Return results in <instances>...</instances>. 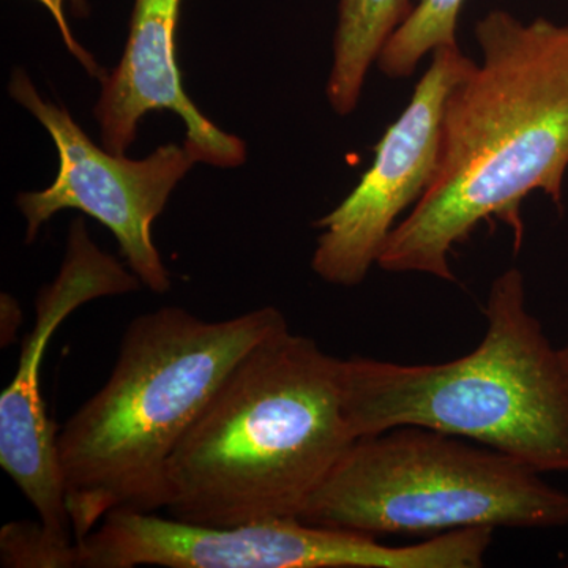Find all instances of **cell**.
<instances>
[{
  "label": "cell",
  "mask_w": 568,
  "mask_h": 568,
  "mask_svg": "<svg viewBox=\"0 0 568 568\" xmlns=\"http://www.w3.org/2000/svg\"><path fill=\"white\" fill-rule=\"evenodd\" d=\"M480 65L458 82L444 111L435 181L388 237L383 271L454 282L450 257L493 216L521 246L523 200L544 192L562 207L568 170V26L529 24L504 10L476 26Z\"/></svg>",
  "instance_id": "obj_1"
},
{
  "label": "cell",
  "mask_w": 568,
  "mask_h": 568,
  "mask_svg": "<svg viewBox=\"0 0 568 568\" xmlns=\"http://www.w3.org/2000/svg\"><path fill=\"white\" fill-rule=\"evenodd\" d=\"M345 358L284 327L242 357L168 467V517L205 526L298 519L353 446Z\"/></svg>",
  "instance_id": "obj_2"
},
{
  "label": "cell",
  "mask_w": 568,
  "mask_h": 568,
  "mask_svg": "<svg viewBox=\"0 0 568 568\" xmlns=\"http://www.w3.org/2000/svg\"><path fill=\"white\" fill-rule=\"evenodd\" d=\"M284 327L274 306L226 321L163 306L130 323L110 379L58 435L74 541L112 511L164 510L183 436L242 357Z\"/></svg>",
  "instance_id": "obj_3"
},
{
  "label": "cell",
  "mask_w": 568,
  "mask_h": 568,
  "mask_svg": "<svg viewBox=\"0 0 568 568\" xmlns=\"http://www.w3.org/2000/svg\"><path fill=\"white\" fill-rule=\"evenodd\" d=\"M487 331L467 355L435 365L345 358L355 439L395 426L465 437L540 474H568V361L529 312L518 268L497 276Z\"/></svg>",
  "instance_id": "obj_4"
},
{
  "label": "cell",
  "mask_w": 568,
  "mask_h": 568,
  "mask_svg": "<svg viewBox=\"0 0 568 568\" xmlns=\"http://www.w3.org/2000/svg\"><path fill=\"white\" fill-rule=\"evenodd\" d=\"M301 521L377 538L568 526V493L503 452L424 426L358 437Z\"/></svg>",
  "instance_id": "obj_5"
},
{
  "label": "cell",
  "mask_w": 568,
  "mask_h": 568,
  "mask_svg": "<svg viewBox=\"0 0 568 568\" xmlns=\"http://www.w3.org/2000/svg\"><path fill=\"white\" fill-rule=\"evenodd\" d=\"M481 555L470 529L388 547L301 519L205 526L133 510L112 511L77 541L80 568H474Z\"/></svg>",
  "instance_id": "obj_6"
},
{
  "label": "cell",
  "mask_w": 568,
  "mask_h": 568,
  "mask_svg": "<svg viewBox=\"0 0 568 568\" xmlns=\"http://www.w3.org/2000/svg\"><path fill=\"white\" fill-rule=\"evenodd\" d=\"M11 99L50 133L59 153V173L48 189L18 194L26 223V244L65 209H77L106 226L122 256L152 293L171 290L170 272L152 241V223L166 207L178 183L197 163L185 144L171 142L144 160H129L100 148L65 108L48 102L22 69L9 82Z\"/></svg>",
  "instance_id": "obj_7"
},
{
  "label": "cell",
  "mask_w": 568,
  "mask_h": 568,
  "mask_svg": "<svg viewBox=\"0 0 568 568\" xmlns=\"http://www.w3.org/2000/svg\"><path fill=\"white\" fill-rule=\"evenodd\" d=\"M474 65L458 44L433 51L405 112L377 142L375 162L338 207L313 223L323 233L312 267L324 282L343 287L364 283L399 213L428 192L439 166L448 97Z\"/></svg>",
  "instance_id": "obj_8"
},
{
  "label": "cell",
  "mask_w": 568,
  "mask_h": 568,
  "mask_svg": "<svg viewBox=\"0 0 568 568\" xmlns=\"http://www.w3.org/2000/svg\"><path fill=\"white\" fill-rule=\"evenodd\" d=\"M140 278L102 252L82 219L74 220L65 260L54 282L37 297L36 325L22 343L17 375L0 395V466L39 514L44 528L71 538L65 484L58 454V426L41 395V364L52 335L80 306L140 290Z\"/></svg>",
  "instance_id": "obj_9"
},
{
  "label": "cell",
  "mask_w": 568,
  "mask_h": 568,
  "mask_svg": "<svg viewBox=\"0 0 568 568\" xmlns=\"http://www.w3.org/2000/svg\"><path fill=\"white\" fill-rule=\"evenodd\" d=\"M183 0H133L129 39L119 65L102 80L93 115L102 148L125 155L136 141L138 123L151 111H174L185 122L183 144L197 162L237 168L246 162L244 140L220 130L197 110L182 85L175 32Z\"/></svg>",
  "instance_id": "obj_10"
},
{
  "label": "cell",
  "mask_w": 568,
  "mask_h": 568,
  "mask_svg": "<svg viewBox=\"0 0 568 568\" xmlns=\"http://www.w3.org/2000/svg\"><path fill=\"white\" fill-rule=\"evenodd\" d=\"M413 9L410 0H339L327 82L328 103L336 114L357 108L369 67Z\"/></svg>",
  "instance_id": "obj_11"
},
{
  "label": "cell",
  "mask_w": 568,
  "mask_h": 568,
  "mask_svg": "<svg viewBox=\"0 0 568 568\" xmlns=\"http://www.w3.org/2000/svg\"><path fill=\"white\" fill-rule=\"evenodd\" d=\"M466 0H418L377 58V65L392 80H405L425 54L457 47V22Z\"/></svg>",
  "instance_id": "obj_12"
},
{
  "label": "cell",
  "mask_w": 568,
  "mask_h": 568,
  "mask_svg": "<svg viewBox=\"0 0 568 568\" xmlns=\"http://www.w3.org/2000/svg\"><path fill=\"white\" fill-rule=\"evenodd\" d=\"M0 562L9 568H77V541L43 523H9L0 530Z\"/></svg>",
  "instance_id": "obj_13"
},
{
  "label": "cell",
  "mask_w": 568,
  "mask_h": 568,
  "mask_svg": "<svg viewBox=\"0 0 568 568\" xmlns=\"http://www.w3.org/2000/svg\"><path fill=\"white\" fill-rule=\"evenodd\" d=\"M37 2L41 3L44 9L50 11L52 20L58 24L63 43H65L67 50L70 51V54H73L74 58H77V61L84 67L85 71H88L91 77L102 81L104 74H106V70L102 69V67L97 63L91 52L85 51L84 48L78 43L73 33H71L69 21H67L65 17L67 3H70L71 11H73L78 18L85 17V14L89 13L88 0H37Z\"/></svg>",
  "instance_id": "obj_14"
},
{
  "label": "cell",
  "mask_w": 568,
  "mask_h": 568,
  "mask_svg": "<svg viewBox=\"0 0 568 568\" xmlns=\"http://www.w3.org/2000/svg\"><path fill=\"white\" fill-rule=\"evenodd\" d=\"M2 313H6L7 331L2 332V346L10 345L14 338V332H17L18 324L20 323L21 310L18 306L17 301L9 294H2Z\"/></svg>",
  "instance_id": "obj_15"
},
{
  "label": "cell",
  "mask_w": 568,
  "mask_h": 568,
  "mask_svg": "<svg viewBox=\"0 0 568 568\" xmlns=\"http://www.w3.org/2000/svg\"><path fill=\"white\" fill-rule=\"evenodd\" d=\"M562 353L566 355V358L568 361V345L566 347H562Z\"/></svg>",
  "instance_id": "obj_16"
}]
</instances>
